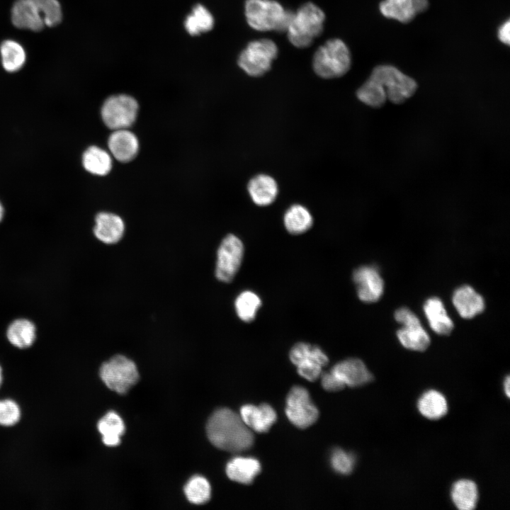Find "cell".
<instances>
[{"mask_svg":"<svg viewBox=\"0 0 510 510\" xmlns=\"http://www.w3.org/2000/svg\"><path fill=\"white\" fill-rule=\"evenodd\" d=\"M207 436L217 448L237 453L248 450L254 443V435L240 415L228 408L215 410L206 425Z\"/></svg>","mask_w":510,"mask_h":510,"instance_id":"obj_1","label":"cell"},{"mask_svg":"<svg viewBox=\"0 0 510 510\" xmlns=\"http://www.w3.org/2000/svg\"><path fill=\"white\" fill-rule=\"evenodd\" d=\"M244 8L249 26L259 31L286 32L294 13L275 0H246Z\"/></svg>","mask_w":510,"mask_h":510,"instance_id":"obj_2","label":"cell"},{"mask_svg":"<svg viewBox=\"0 0 510 510\" xmlns=\"http://www.w3.org/2000/svg\"><path fill=\"white\" fill-rule=\"evenodd\" d=\"M324 20V13L317 5L311 2L302 5L294 12L286 30L289 41L299 48L310 46L322 33Z\"/></svg>","mask_w":510,"mask_h":510,"instance_id":"obj_3","label":"cell"},{"mask_svg":"<svg viewBox=\"0 0 510 510\" xmlns=\"http://www.w3.org/2000/svg\"><path fill=\"white\" fill-rule=\"evenodd\" d=\"M351 64V53L340 39H331L315 52L312 66L314 72L322 78L333 79L344 75Z\"/></svg>","mask_w":510,"mask_h":510,"instance_id":"obj_4","label":"cell"},{"mask_svg":"<svg viewBox=\"0 0 510 510\" xmlns=\"http://www.w3.org/2000/svg\"><path fill=\"white\" fill-rule=\"evenodd\" d=\"M370 77L384 87L387 98L395 104L404 103L412 96L417 89V83L414 79L392 65L375 67Z\"/></svg>","mask_w":510,"mask_h":510,"instance_id":"obj_5","label":"cell"},{"mask_svg":"<svg viewBox=\"0 0 510 510\" xmlns=\"http://www.w3.org/2000/svg\"><path fill=\"white\" fill-rule=\"evenodd\" d=\"M99 374L105 385L119 394L126 393L139 380L135 363L122 355L114 356L104 362Z\"/></svg>","mask_w":510,"mask_h":510,"instance_id":"obj_6","label":"cell"},{"mask_svg":"<svg viewBox=\"0 0 510 510\" xmlns=\"http://www.w3.org/2000/svg\"><path fill=\"white\" fill-rule=\"evenodd\" d=\"M278 47L270 39L250 42L238 58V64L248 75L260 76L266 73L278 55Z\"/></svg>","mask_w":510,"mask_h":510,"instance_id":"obj_7","label":"cell"},{"mask_svg":"<svg viewBox=\"0 0 510 510\" xmlns=\"http://www.w3.org/2000/svg\"><path fill=\"white\" fill-rule=\"evenodd\" d=\"M138 108L137 101L130 96H111L101 107L102 120L111 130L127 129L135 121Z\"/></svg>","mask_w":510,"mask_h":510,"instance_id":"obj_8","label":"cell"},{"mask_svg":"<svg viewBox=\"0 0 510 510\" xmlns=\"http://www.w3.org/2000/svg\"><path fill=\"white\" fill-rule=\"evenodd\" d=\"M289 357L296 366L298 374L310 381H315L329 363L328 356L317 345L298 342L290 349Z\"/></svg>","mask_w":510,"mask_h":510,"instance_id":"obj_9","label":"cell"},{"mask_svg":"<svg viewBox=\"0 0 510 510\" xmlns=\"http://www.w3.org/2000/svg\"><path fill=\"white\" fill-rule=\"evenodd\" d=\"M244 254L242 241L233 234H227L217 249L216 278L224 283L232 281L242 265Z\"/></svg>","mask_w":510,"mask_h":510,"instance_id":"obj_10","label":"cell"},{"mask_svg":"<svg viewBox=\"0 0 510 510\" xmlns=\"http://www.w3.org/2000/svg\"><path fill=\"white\" fill-rule=\"evenodd\" d=\"M395 319L402 325L397 332V336L404 348L416 351H422L428 348L430 337L412 311L407 307H401L395 312Z\"/></svg>","mask_w":510,"mask_h":510,"instance_id":"obj_11","label":"cell"},{"mask_svg":"<svg viewBox=\"0 0 510 510\" xmlns=\"http://www.w3.org/2000/svg\"><path fill=\"white\" fill-rule=\"evenodd\" d=\"M285 411L290 421L300 429L312 425L319 416L318 409L311 401L308 391L298 385L289 391Z\"/></svg>","mask_w":510,"mask_h":510,"instance_id":"obj_12","label":"cell"},{"mask_svg":"<svg viewBox=\"0 0 510 510\" xmlns=\"http://www.w3.org/2000/svg\"><path fill=\"white\" fill-rule=\"evenodd\" d=\"M358 298L363 302L378 301L383 294L384 281L374 266H361L352 274Z\"/></svg>","mask_w":510,"mask_h":510,"instance_id":"obj_13","label":"cell"},{"mask_svg":"<svg viewBox=\"0 0 510 510\" xmlns=\"http://www.w3.org/2000/svg\"><path fill=\"white\" fill-rule=\"evenodd\" d=\"M344 385L351 387L364 385L373 377L365 363L358 358H348L335 364L330 370Z\"/></svg>","mask_w":510,"mask_h":510,"instance_id":"obj_14","label":"cell"},{"mask_svg":"<svg viewBox=\"0 0 510 510\" xmlns=\"http://www.w3.org/2000/svg\"><path fill=\"white\" fill-rule=\"evenodd\" d=\"M428 6L427 0H384L379 8L383 16L405 23L425 11Z\"/></svg>","mask_w":510,"mask_h":510,"instance_id":"obj_15","label":"cell"},{"mask_svg":"<svg viewBox=\"0 0 510 510\" xmlns=\"http://www.w3.org/2000/svg\"><path fill=\"white\" fill-rule=\"evenodd\" d=\"M11 21L18 28L37 32L41 30L45 26L34 0H16L11 8Z\"/></svg>","mask_w":510,"mask_h":510,"instance_id":"obj_16","label":"cell"},{"mask_svg":"<svg viewBox=\"0 0 510 510\" xmlns=\"http://www.w3.org/2000/svg\"><path fill=\"white\" fill-rule=\"evenodd\" d=\"M108 146L111 154L120 162L133 159L139 150L136 135L127 129L115 130L110 135Z\"/></svg>","mask_w":510,"mask_h":510,"instance_id":"obj_17","label":"cell"},{"mask_svg":"<svg viewBox=\"0 0 510 510\" xmlns=\"http://www.w3.org/2000/svg\"><path fill=\"white\" fill-rule=\"evenodd\" d=\"M94 234L101 242L112 244L118 242L125 232L123 219L113 213L101 212L95 217Z\"/></svg>","mask_w":510,"mask_h":510,"instance_id":"obj_18","label":"cell"},{"mask_svg":"<svg viewBox=\"0 0 510 510\" xmlns=\"http://www.w3.org/2000/svg\"><path fill=\"white\" fill-rule=\"evenodd\" d=\"M239 415L251 430L259 433L267 432L277 418L273 407L266 403L259 406L244 405L240 409Z\"/></svg>","mask_w":510,"mask_h":510,"instance_id":"obj_19","label":"cell"},{"mask_svg":"<svg viewBox=\"0 0 510 510\" xmlns=\"http://www.w3.org/2000/svg\"><path fill=\"white\" fill-rule=\"evenodd\" d=\"M452 301L458 314L465 319H470L481 313L484 309L483 298L470 285L457 288Z\"/></svg>","mask_w":510,"mask_h":510,"instance_id":"obj_20","label":"cell"},{"mask_svg":"<svg viewBox=\"0 0 510 510\" xmlns=\"http://www.w3.org/2000/svg\"><path fill=\"white\" fill-rule=\"evenodd\" d=\"M424 312L431 329L441 335L449 334L453 327V322L448 316L443 302L436 297L427 299L424 305Z\"/></svg>","mask_w":510,"mask_h":510,"instance_id":"obj_21","label":"cell"},{"mask_svg":"<svg viewBox=\"0 0 510 510\" xmlns=\"http://www.w3.org/2000/svg\"><path fill=\"white\" fill-rule=\"evenodd\" d=\"M248 191L256 205L266 206L276 200L278 188L273 177L266 174H259L249 181Z\"/></svg>","mask_w":510,"mask_h":510,"instance_id":"obj_22","label":"cell"},{"mask_svg":"<svg viewBox=\"0 0 510 510\" xmlns=\"http://www.w3.org/2000/svg\"><path fill=\"white\" fill-rule=\"evenodd\" d=\"M260 472L261 464L253 458L236 457L226 466L227 477L231 480L244 484L252 483Z\"/></svg>","mask_w":510,"mask_h":510,"instance_id":"obj_23","label":"cell"},{"mask_svg":"<svg viewBox=\"0 0 510 510\" xmlns=\"http://www.w3.org/2000/svg\"><path fill=\"white\" fill-rule=\"evenodd\" d=\"M36 327L26 318H18L8 326L6 336L9 343L20 349L31 346L36 339Z\"/></svg>","mask_w":510,"mask_h":510,"instance_id":"obj_24","label":"cell"},{"mask_svg":"<svg viewBox=\"0 0 510 510\" xmlns=\"http://www.w3.org/2000/svg\"><path fill=\"white\" fill-rule=\"evenodd\" d=\"M81 163L89 173L96 176H106L112 169V158L105 149L98 146H90L83 153Z\"/></svg>","mask_w":510,"mask_h":510,"instance_id":"obj_25","label":"cell"},{"mask_svg":"<svg viewBox=\"0 0 510 510\" xmlns=\"http://www.w3.org/2000/svg\"><path fill=\"white\" fill-rule=\"evenodd\" d=\"M417 408L423 416L431 420L442 418L448 409L445 396L435 390H428L419 397Z\"/></svg>","mask_w":510,"mask_h":510,"instance_id":"obj_26","label":"cell"},{"mask_svg":"<svg viewBox=\"0 0 510 510\" xmlns=\"http://www.w3.org/2000/svg\"><path fill=\"white\" fill-rule=\"evenodd\" d=\"M450 497L458 509L472 510L475 509L478 501L477 484L467 479L458 480L451 488Z\"/></svg>","mask_w":510,"mask_h":510,"instance_id":"obj_27","label":"cell"},{"mask_svg":"<svg viewBox=\"0 0 510 510\" xmlns=\"http://www.w3.org/2000/svg\"><path fill=\"white\" fill-rule=\"evenodd\" d=\"M284 226L292 234H300L308 231L312 226V214L305 206L300 204L291 205L285 212Z\"/></svg>","mask_w":510,"mask_h":510,"instance_id":"obj_28","label":"cell"},{"mask_svg":"<svg viewBox=\"0 0 510 510\" xmlns=\"http://www.w3.org/2000/svg\"><path fill=\"white\" fill-rule=\"evenodd\" d=\"M97 426L104 444L115 446L120 443V436L124 434L125 428L123 421L117 413L108 412L98 421Z\"/></svg>","mask_w":510,"mask_h":510,"instance_id":"obj_29","label":"cell"},{"mask_svg":"<svg viewBox=\"0 0 510 510\" xmlns=\"http://www.w3.org/2000/svg\"><path fill=\"white\" fill-rule=\"evenodd\" d=\"M262 305L261 298L254 291L246 290L240 293L234 300L237 317L244 322L254 321Z\"/></svg>","mask_w":510,"mask_h":510,"instance_id":"obj_30","label":"cell"},{"mask_svg":"<svg viewBox=\"0 0 510 510\" xmlns=\"http://www.w3.org/2000/svg\"><path fill=\"white\" fill-rule=\"evenodd\" d=\"M2 66L8 72H16L21 69L26 62L23 47L17 42L6 40L0 46Z\"/></svg>","mask_w":510,"mask_h":510,"instance_id":"obj_31","label":"cell"},{"mask_svg":"<svg viewBox=\"0 0 510 510\" xmlns=\"http://www.w3.org/2000/svg\"><path fill=\"white\" fill-rule=\"evenodd\" d=\"M356 96L362 103L372 108L382 107L387 99L384 87L370 77L357 90Z\"/></svg>","mask_w":510,"mask_h":510,"instance_id":"obj_32","label":"cell"},{"mask_svg":"<svg viewBox=\"0 0 510 510\" xmlns=\"http://www.w3.org/2000/svg\"><path fill=\"white\" fill-rule=\"evenodd\" d=\"M214 26V18L210 12L203 6H196L192 13L187 16L185 28L191 35H198L209 31Z\"/></svg>","mask_w":510,"mask_h":510,"instance_id":"obj_33","label":"cell"},{"mask_svg":"<svg viewBox=\"0 0 510 510\" xmlns=\"http://www.w3.org/2000/svg\"><path fill=\"white\" fill-rule=\"evenodd\" d=\"M188 500L195 504H202L210 498L211 488L208 481L203 477H192L184 487Z\"/></svg>","mask_w":510,"mask_h":510,"instance_id":"obj_34","label":"cell"},{"mask_svg":"<svg viewBox=\"0 0 510 510\" xmlns=\"http://www.w3.org/2000/svg\"><path fill=\"white\" fill-rule=\"evenodd\" d=\"M36 3L45 26L53 27L59 24L62 18L60 4L57 0H34Z\"/></svg>","mask_w":510,"mask_h":510,"instance_id":"obj_35","label":"cell"},{"mask_svg":"<svg viewBox=\"0 0 510 510\" xmlns=\"http://www.w3.org/2000/svg\"><path fill=\"white\" fill-rule=\"evenodd\" d=\"M21 412L18 404L11 399L0 400V425L11 426L18 422Z\"/></svg>","mask_w":510,"mask_h":510,"instance_id":"obj_36","label":"cell"},{"mask_svg":"<svg viewBox=\"0 0 510 510\" xmlns=\"http://www.w3.org/2000/svg\"><path fill=\"white\" fill-rule=\"evenodd\" d=\"M331 465L336 472L341 475H348L353 470L355 458L352 454L341 448H336L331 455Z\"/></svg>","mask_w":510,"mask_h":510,"instance_id":"obj_37","label":"cell"},{"mask_svg":"<svg viewBox=\"0 0 510 510\" xmlns=\"http://www.w3.org/2000/svg\"><path fill=\"white\" fill-rule=\"evenodd\" d=\"M321 383L323 388L329 392L340 391L345 385L331 371L321 374Z\"/></svg>","mask_w":510,"mask_h":510,"instance_id":"obj_38","label":"cell"},{"mask_svg":"<svg viewBox=\"0 0 510 510\" xmlns=\"http://www.w3.org/2000/svg\"><path fill=\"white\" fill-rule=\"evenodd\" d=\"M510 22L509 20L504 22L498 29V38L499 40L507 45H509L510 42Z\"/></svg>","mask_w":510,"mask_h":510,"instance_id":"obj_39","label":"cell"},{"mask_svg":"<svg viewBox=\"0 0 510 510\" xmlns=\"http://www.w3.org/2000/svg\"><path fill=\"white\" fill-rule=\"evenodd\" d=\"M504 390L506 395L509 397L510 396V378L507 375L504 382Z\"/></svg>","mask_w":510,"mask_h":510,"instance_id":"obj_40","label":"cell"},{"mask_svg":"<svg viewBox=\"0 0 510 510\" xmlns=\"http://www.w3.org/2000/svg\"><path fill=\"white\" fill-rule=\"evenodd\" d=\"M5 214L4 207L0 201V222L3 220Z\"/></svg>","mask_w":510,"mask_h":510,"instance_id":"obj_41","label":"cell"},{"mask_svg":"<svg viewBox=\"0 0 510 510\" xmlns=\"http://www.w3.org/2000/svg\"><path fill=\"white\" fill-rule=\"evenodd\" d=\"M1 382H2V369H1V366H0V386H1Z\"/></svg>","mask_w":510,"mask_h":510,"instance_id":"obj_42","label":"cell"}]
</instances>
